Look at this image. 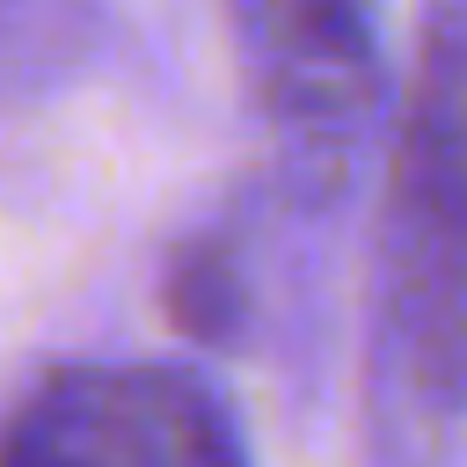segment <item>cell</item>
Listing matches in <instances>:
<instances>
[{"mask_svg":"<svg viewBox=\"0 0 467 467\" xmlns=\"http://www.w3.org/2000/svg\"><path fill=\"white\" fill-rule=\"evenodd\" d=\"M277 182L299 212L343 204L387 131L379 0H219Z\"/></svg>","mask_w":467,"mask_h":467,"instance_id":"cell-2","label":"cell"},{"mask_svg":"<svg viewBox=\"0 0 467 467\" xmlns=\"http://www.w3.org/2000/svg\"><path fill=\"white\" fill-rule=\"evenodd\" d=\"M124 467H255L219 387L175 365H124Z\"/></svg>","mask_w":467,"mask_h":467,"instance_id":"cell-4","label":"cell"},{"mask_svg":"<svg viewBox=\"0 0 467 467\" xmlns=\"http://www.w3.org/2000/svg\"><path fill=\"white\" fill-rule=\"evenodd\" d=\"M467 431V0H431L387 117L365 292V452L445 467Z\"/></svg>","mask_w":467,"mask_h":467,"instance_id":"cell-1","label":"cell"},{"mask_svg":"<svg viewBox=\"0 0 467 467\" xmlns=\"http://www.w3.org/2000/svg\"><path fill=\"white\" fill-rule=\"evenodd\" d=\"M0 467H124V365H58L0 423Z\"/></svg>","mask_w":467,"mask_h":467,"instance_id":"cell-3","label":"cell"},{"mask_svg":"<svg viewBox=\"0 0 467 467\" xmlns=\"http://www.w3.org/2000/svg\"><path fill=\"white\" fill-rule=\"evenodd\" d=\"M161 299H168V321H175L190 343H204V350H241V343H248V321H255L241 234H234V226L190 234V241L168 255Z\"/></svg>","mask_w":467,"mask_h":467,"instance_id":"cell-5","label":"cell"},{"mask_svg":"<svg viewBox=\"0 0 467 467\" xmlns=\"http://www.w3.org/2000/svg\"><path fill=\"white\" fill-rule=\"evenodd\" d=\"M102 0H0V88H44L95 44Z\"/></svg>","mask_w":467,"mask_h":467,"instance_id":"cell-6","label":"cell"}]
</instances>
